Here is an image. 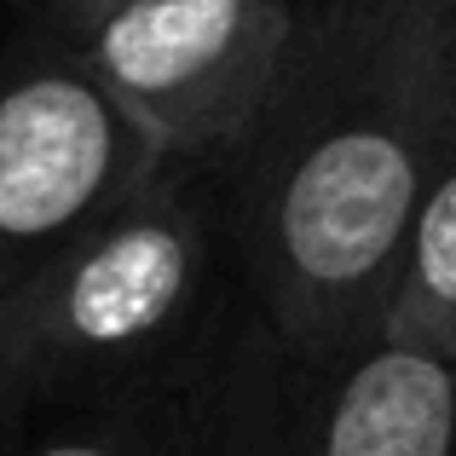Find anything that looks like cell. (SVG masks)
<instances>
[{
	"instance_id": "6da1fadb",
	"label": "cell",
	"mask_w": 456,
	"mask_h": 456,
	"mask_svg": "<svg viewBox=\"0 0 456 456\" xmlns=\"http://www.w3.org/2000/svg\"><path fill=\"white\" fill-rule=\"evenodd\" d=\"M451 145V0H295L266 104L214 167L255 318L289 341L376 335Z\"/></svg>"
},
{
	"instance_id": "7a4b0ae2",
	"label": "cell",
	"mask_w": 456,
	"mask_h": 456,
	"mask_svg": "<svg viewBox=\"0 0 456 456\" xmlns=\"http://www.w3.org/2000/svg\"><path fill=\"white\" fill-rule=\"evenodd\" d=\"M243 318L220 174L167 162L0 306V416L202 387Z\"/></svg>"
},
{
	"instance_id": "3957f363",
	"label": "cell",
	"mask_w": 456,
	"mask_h": 456,
	"mask_svg": "<svg viewBox=\"0 0 456 456\" xmlns=\"http://www.w3.org/2000/svg\"><path fill=\"white\" fill-rule=\"evenodd\" d=\"M214 456H456V364L393 341H289L248 306L214 387Z\"/></svg>"
},
{
	"instance_id": "277c9868",
	"label": "cell",
	"mask_w": 456,
	"mask_h": 456,
	"mask_svg": "<svg viewBox=\"0 0 456 456\" xmlns=\"http://www.w3.org/2000/svg\"><path fill=\"white\" fill-rule=\"evenodd\" d=\"M23 23L69 46L167 162L225 167L272 93L295 0H81Z\"/></svg>"
},
{
	"instance_id": "5b68a950",
	"label": "cell",
	"mask_w": 456,
	"mask_h": 456,
	"mask_svg": "<svg viewBox=\"0 0 456 456\" xmlns=\"http://www.w3.org/2000/svg\"><path fill=\"white\" fill-rule=\"evenodd\" d=\"M162 167L167 151L69 46L18 18L0 35V306Z\"/></svg>"
},
{
	"instance_id": "8992f818",
	"label": "cell",
	"mask_w": 456,
	"mask_h": 456,
	"mask_svg": "<svg viewBox=\"0 0 456 456\" xmlns=\"http://www.w3.org/2000/svg\"><path fill=\"white\" fill-rule=\"evenodd\" d=\"M214 387L0 416V456H214Z\"/></svg>"
},
{
	"instance_id": "52a82bcc",
	"label": "cell",
	"mask_w": 456,
	"mask_h": 456,
	"mask_svg": "<svg viewBox=\"0 0 456 456\" xmlns=\"http://www.w3.org/2000/svg\"><path fill=\"white\" fill-rule=\"evenodd\" d=\"M381 330L393 341H411L456 364V145L439 162L434 185H428L411 232H404Z\"/></svg>"
},
{
	"instance_id": "ba28073f",
	"label": "cell",
	"mask_w": 456,
	"mask_h": 456,
	"mask_svg": "<svg viewBox=\"0 0 456 456\" xmlns=\"http://www.w3.org/2000/svg\"><path fill=\"white\" fill-rule=\"evenodd\" d=\"M58 6H81V0H12L18 18H46V12H58Z\"/></svg>"
},
{
	"instance_id": "9c48e42d",
	"label": "cell",
	"mask_w": 456,
	"mask_h": 456,
	"mask_svg": "<svg viewBox=\"0 0 456 456\" xmlns=\"http://www.w3.org/2000/svg\"><path fill=\"white\" fill-rule=\"evenodd\" d=\"M451 23H456V0H451Z\"/></svg>"
}]
</instances>
